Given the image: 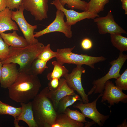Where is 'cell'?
Returning <instances> with one entry per match:
<instances>
[{
  "mask_svg": "<svg viewBox=\"0 0 127 127\" xmlns=\"http://www.w3.org/2000/svg\"><path fill=\"white\" fill-rule=\"evenodd\" d=\"M41 86L37 75L29 71H19L15 81L8 88L9 96L17 103H27L37 95Z\"/></svg>",
  "mask_w": 127,
  "mask_h": 127,
  "instance_id": "1",
  "label": "cell"
},
{
  "mask_svg": "<svg viewBox=\"0 0 127 127\" xmlns=\"http://www.w3.org/2000/svg\"><path fill=\"white\" fill-rule=\"evenodd\" d=\"M49 91L48 87L44 88L32 101L33 115L38 127H51L55 122L57 113L47 96Z\"/></svg>",
  "mask_w": 127,
  "mask_h": 127,
  "instance_id": "2",
  "label": "cell"
},
{
  "mask_svg": "<svg viewBox=\"0 0 127 127\" xmlns=\"http://www.w3.org/2000/svg\"><path fill=\"white\" fill-rule=\"evenodd\" d=\"M44 46L43 43L39 42L22 48L10 46L8 56L1 61L3 64L10 63L18 64L20 66L19 71H29L32 63Z\"/></svg>",
  "mask_w": 127,
  "mask_h": 127,
  "instance_id": "3",
  "label": "cell"
},
{
  "mask_svg": "<svg viewBox=\"0 0 127 127\" xmlns=\"http://www.w3.org/2000/svg\"><path fill=\"white\" fill-rule=\"evenodd\" d=\"M75 47L58 49L56 52V61L62 65L65 64H73L77 65L85 64L95 69L94 65L97 63L105 61L106 59L101 56H93L87 54H79L72 52Z\"/></svg>",
  "mask_w": 127,
  "mask_h": 127,
  "instance_id": "4",
  "label": "cell"
},
{
  "mask_svg": "<svg viewBox=\"0 0 127 127\" xmlns=\"http://www.w3.org/2000/svg\"><path fill=\"white\" fill-rule=\"evenodd\" d=\"M127 59V55L120 52L118 58L110 63L111 66L108 73L103 76L93 81V87L87 94L90 95L93 92L94 94L103 93L106 81L112 79H116L120 76V70Z\"/></svg>",
  "mask_w": 127,
  "mask_h": 127,
  "instance_id": "5",
  "label": "cell"
},
{
  "mask_svg": "<svg viewBox=\"0 0 127 127\" xmlns=\"http://www.w3.org/2000/svg\"><path fill=\"white\" fill-rule=\"evenodd\" d=\"M24 9L21 5L16 11H12V19L17 24L25 38L29 44H36L39 42L34 36V31L37 28L36 25H32L28 23L23 14Z\"/></svg>",
  "mask_w": 127,
  "mask_h": 127,
  "instance_id": "6",
  "label": "cell"
},
{
  "mask_svg": "<svg viewBox=\"0 0 127 127\" xmlns=\"http://www.w3.org/2000/svg\"><path fill=\"white\" fill-rule=\"evenodd\" d=\"M86 69L80 65H77L71 72L64 77L68 86L74 91H76L81 97L84 103H89L88 95L86 94L81 82V76L85 72Z\"/></svg>",
  "mask_w": 127,
  "mask_h": 127,
  "instance_id": "7",
  "label": "cell"
},
{
  "mask_svg": "<svg viewBox=\"0 0 127 127\" xmlns=\"http://www.w3.org/2000/svg\"><path fill=\"white\" fill-rule=\"evenodd\" d=\"M65 15L61 11L57 10L56 12V17L54 20L45 28L35 32L34 36L38 38L44 35L55 32H59L64 34L69 38L71 37L72 32L71 26L67 25L64 21Z\"/></svg>",
  "mask_w": 127,
  "mask_h": 127,
  "instance_id": "8",
  "label": "cell"
},
{
  "mask_svg": "<svg viewBox=\"0 0 127 127\" xmlns=\"http://www.w3.org/2000/svg\"><path fill=\"white\" fill-rule=\"evenodd\" d=\"M103 95L100 93L96 99L91 103H77L73 105L75 108L79 109L85 117L91 119L100 127L102 126L110 115H104L99 112L96 107L97 101Z\"/></svg>",
  "mask_w": 127,
  "mask_h": 127,
  "instance_id": "9",
  "label": "cell"
},
{
  "mask_svg": "<svg viewBox=\"0 0 127 127\" xmlns=\"http://www.w3.org/2000/svg\"><path fill=\"white\" fill-rule=\"evenodd\" d=\"M96 23L98 32L101 35L107 33L127 34L126 31L119 26L115 21L111 11H109L104 17H96L93 19Z\"/></svg>",
  "mask_w": 127,
  "mask_h": 127,
  "instance_id": "10",
  "label": "cell"
},
{
  "mask_svg": "<svg viewBox=\"0 0 127 127\" xmlns=\"http://www.w3.org/2000/svg\"><path fill=\"white\" fill-rule=\"evenodd\" d=\"M50 4L54 5L57 10L62 11L65 15L68 25L71 26L85 19H94L99 16L98 14L84 11L82 12H77L73 9L68 10L65 8L60 3L59 0H53Z\"/></svg>",
  "mask_w": 127,
  "mask_h": 127,
  "instance_id": "11",
  "label": "cell"
},
{
  "mask_svg": "<svg viewBox=\"0 0 127 127\" xmlns=\"http://www.w3.org/2000/svg\"><path fill=\"white\" fill-rule=\"evenodd\" d=\"M48 0H23L21 5L29 12L36 20L41 21L48 18Z\"/></svg>",
  "mask_w": 127,
  "mask_h": 127,
  "instance_id": "12",
  "label": "cell"
},
{
  "mask_svg": "<svg viewBox=\"0 0 127 127\" xmlns=\"http://www.w3.org/2000/svg\"><path fill=\"white\" fill-rule=\"evenodd\" d=\"M104 90L102 96L101 102L107 101L110 106L119 102L124 103L127 102V95L109 80L105 83Z\"/></svg>",
  "mask_w": 127,
  "mask_h": 127,
  "instance_id": "13",
  "label": "cell"
},
{
  "mask_svg": "<svg viewBox=\"0 0 127 127\" xmlns=\"http://www.w3.org/2000/svg\"><path fill=\"white\" fill-rule=\"evenodd\" d=\"M76 94L74 91L68 86L64 78L60 79L58 87L56 90L49 91L47 97L51 100L55 110L56 111L58 103L64 97L68 95H74Z\"/></svg>",
  "mask_w": 127,
  "mask_h": 127,
  "instance_id": "14",
  "label": "cell"
},
{
  "mask_svg": "<svg viewBox=\"0 0 127 127\" xmlns=\"http://www.w3.org/2000/svg\"><path fill=\"white\" fill-rule=\"evenodd\" d=\"M19 72L16 64L10 63L3 64L0 81L1 87L5 89L9 87L15 81Z\"/></svg>",
  "mask_w": 127,
  "mask_h": 127,
  "instance_id": "15",
  "label": "cell"
},
{
  "mask_svg": "<svg viewBox=\"0 0 127 127\" xmlns=\"http://www.w3.org/2000/svg\"><path fill=\"white\" fill-rule=\"evenodd\" d=\"M20 104L22 111L20 115L14 120L15 127H21L18 123L20 120H22L26 123L29 127H38L33 115L32 102L30 101L26 103H21Z\"/></svg>",
  "mask_w": 127,
  "mask_h": 127,
  "instance_id": "16",
  "label": "cell"
},
{
  "mask_svg": "<svg viewBox=\"0 0 127 127\" xmlns=\"http://www.w3.org/2000/svg\"><path fill=\"white\" fill-rule=\"evenodd\" d=\"M0 36L9 47L20 48L29 44L25 38L17 34L16 30H13L11 33H0Z\"/></svg>",
  "mask_w": 127,
  "mask_h": 127,
  "instance_id": "17",
  "label": "cell"
},
{
  "mask_svg": "<svg viewBox=\"0 0 127 127\" xmlns=\"http://www.w3.org/2000/svg\"><path fill=\"white\" fill-rule=\"evenodd\" d=\"M11 10L6 7L0 12V33L8 31H18L16 23L12 19Z\"/></svg>",
  "mask_w": 127,
  "mask_h": 127,
  "instance_id": "18",
  "label": "cell"
},
{
  "mask_svg": "<svg viewBox=\"0 0 127 127\" xmlns=\"http://www.w3.org/2000/svg\"><path fill=\"white\" fill-rule=\"evenodd\" d=\"M84 124L73 120L64 113L57 114L55 123L51 127H83Z\"/></svg>",
  "mask_w": 127,
  "mask_h": 127,
  "instance_id": "19",
  "label": "cell"
},
{
  "mask_svg": "<svg viewBox=\"0 0 127 127\" xmlns=\"http://www.w3.org/2000/svg\"><path fill=\"white\" fill-rule=\"evenodd\" d=\"M78 100L82 102L80 96L76 94L73 95H68L64 97L58 103L56 110L57 114L64 113L67 107Z\"/></svg>",
  "mask_w": 127,
  "mask_h": 127,
  "instance_id": "20",
  "label": "cell"
},
{
  "mask_svg": "<svg viewBox=\"0 0 127 127\" xmlns=\"http://www.w3.org/2000/svg\"><path fill=\"white\" fill-rule=\"evenodd\" d=\"M52 64L54 68L52 71L48 73L47 75V78L48 80L50 81L54 78L60 79L61 77H64L68 73V71L65 67L57 61H52Z\"/></svg>",
  "mask_w": 127,
  "mask_h": 127,
  "instance_id": "21",
  "label": "cell"
},
{
  "mask_svg": "<svg viewBox=\"0 0 127 127\" xmlns=\"http://www.w3.org/2000/svg\"><path fill=\"white\" fill-rule=\"evenodd\" d=\"M111 41L112 45L120 52L127 51V38L121 35V34L116 33L111 34Z\"/></svg>",
  "mask_w": 127,
  "mask_h": 127,
  "instance_id": "22",
  "label": "cell"
},
{
  "mask_svg": "<svg viewBox=\"0 0 127 127\" xmlns=\"http://www.w3.org/2000/svg\"><path fill=\"white\" fill-rule=\"evenodd\" d=\"M22 110L21 107H14L0 100V115H11L15 119L20 114Z\"/></svg>",
  "mask_w": 127,
  "mask_h": 127,
  "instance_id": "23",
  "label": "cell"
},
{
  "mask_svg": "<svg viewBox=\"0 0 127 127\" xmlns=\"http://www.w3.org/2000/svg\"><path fill=\"white\" fill-rule=\"evenodd\" d=\"M109 0H90L85 11L98 14L103 11Z\"/></svg>",
  "mask_w": 127,
  "mask_h": 127,
  "instance_id": "24",
  "label": "cell"
},
{
  "mask_svg": "<svg viewBox=\"0 0 127 127\" xmlns=\"http://www.w3.org/2000/svg\"><path fill=\"white\" fill-rule=\"evenodd\" d=\"M63 6L66 4L69 8L76 9L85 11L87 7V2L81 0H59Z\"/></svg>",
  "mask_w": 127,
  "mask_h": 127,
  "instance_id": "25",
  "label": "cell"
},
{
  "mask_svg": "<svg viewBox=\"0 0 127 127\" xmlns=\"http://www.w3.org/2000/svg\"><path fill=\"white\" fill-rule=\"evenodd\" d=\"M47 63L37 58L32 63L29 71L37 75L41 74L46 69L48 68Z\"/></svg>",
  "mask_w": 127,
  "mask_h": 127,
  "instance_id": "26",
  "label": "cell"
},
{
  "mask_svg": "<svg viewBox=\"0 0 127 127\" xmlns=\"http://www.w3.org/2000/svg\"><path fill=\"white\" fill-rule=\"evenodd\" d=\"M50 46V44H49L44 46L37 58L47 62L51 59L56 57L57 56L56 52L53 51Z\"/></svg>",
  "mask_w": 127,
  "mask_h": 127,
  "instance_id": "27",
  "label": "cell"
},
{
  "mask_svg": "<svg viewBox=\"0 0 127 127\" xmlns=\"http://www.w3.org/2000/svg\"><path fill=\"white\" fill-rule=\"evenodd\" d=\"M71 119L80 123L87 122L84 116L77 110H72L67 108L64 113Z\"/></svg>",
  "mask_w": 127,
  "mask_h": 127,
  "instance_id": "28",
  "label": "cell"
},
{
  "mask_svg": "<svg viewBox=\"0 0 127 127\" xmlns=\"http://www.w3.org/2000/svg\"><path fill=\"white\" fill-rule=\"evenodd\" d=\"M116 86L120 90H127V69L115 81Z\"/></svg>",
  "mask_w": 127,
  "mask_h": 127,
  "instance_id": "29",
  "label": "cell"
},
{
  "mask_svg": "<svg viewBox=\"0 0 127 127\" xmlns=\"http://www.w3.org/2000/svg\"><path fill=\"white\" fill-rule=\"evenodd\" d=\"M9 47L0 36V60L1 61L8 56L9 51Z\"/></svg>",
  "mask_w": 127,
  "mask_h": 127,
  "instance_id": "30",
  "label": "cell"
},
{
  "mask_svg": "<svg viewBox=\"0 0 127 127\" xmlns=\"http://www.w3.org/2000/svg\"><path fill=\"white\" fill-rule=\"evenodd\" d=\"M23 0H6V7L12 10L15 9H18L21 5Z\"/></svg>",
  "mask_w": 127,
  "mask_h": 127,
  "instance_id": "31",
  "label": "cell"
},
{
  "mask_svg": "<svg viewBox=\"0 0 127 127\" xmlns=\"http://www.w3.org/2000/svg\"><path fill=\"white\" fill-rule=\"evenodd\" d=\"M81 45L82 48L85 50H89L92 47V43L89 39L86 38L83 39L82 41Z\"/></svg>",
  "mask_w": 127,
  "mask_h": 127,
  "instance_id": "32",
  "label": "cell"
},
{
  "mask_svg": "<svg viewBox=\"0 0 127 127\" xmlns=\"http://www.w3.org/2000/svg\"><path fill=\"white\" fill-rule=\"evenodd\" d=\"M59 80L57 78H54L50 80L48 87L49 91L55 90L58 88L59 85Z\"/></svg>",
  "mask_w": 127,
  "mask_h": 127,
  "instance_id": "33",
  "label": "cell"
},
{
  "mask_svg": "<svg viewBox=\"0 0 127 127\" xmlns=\"http://www.w3.org/2000/svg\"><path fill=\"white\" fill-rule=\"evenodd\" d=\"M6 0H0V12L6 8Z\"/></svg>",
  "mask_w": 127,
  "mask_h": 127,
  "instance_id": "34",
  "label": "cell"
},
{
  "mask_svg": "<svg viewBox=\"0 0 127 127\" xmlns=\"http://www.w3.org/2000/svg\"><path fill=\"white\" fill-rule=\"evenodd\" d=\"M122 3V8L125 10V14H127V0H120Z\"/></svg>",
  "mask_w": 127,
  "mask_h": 127,
  "instance_id": "35",
  "label": "cell"
},
{
  "mask_svg": "<svg viewBox=\"0 0 127 127\" xmlns=\"http://www.w3.org/2000/svg\"><path fill=\"white\" fill-rule=\"evenodd\" d=\"M95 122L93 121H91V122H87L85 123L84 124V127H89L91 126L92 125L94 124H95Z\"/></svg>",
  "mask_w": 127,
  "mask_h": 127,
  "instance_id": "36",
  "label": "cell"
},
{
  "mask_svg": "<svg viewBox=\"0 0 127 127\" xmlns=\"http://www.w3.org/2000/svg\"><path fill=\"white\" fill-rule=\"evenodd\" d=\"M117 127H127V123L126 122V119H125L124 121L121 124L118 125Z\"/></svg>",
  "mask_w": 127,
  "mask_h": 127,
  "instance_id": "37",
  "label": "cell"
},
{
  "mask_svg": "<svg viewBox=\"0 0 127 127\" xmlns=\"http://www.w3.org/2000/svg\"><path fill=\"white\" fill-rule=\"evenodd\" d=\"M3 64L0 60V81L1 77L2 69Z\"/></svg>",
  "mask_w": 127,
  "mask_h": 127,
  "instance_id": "38",
  "label": "cell"
}]
</instances>
